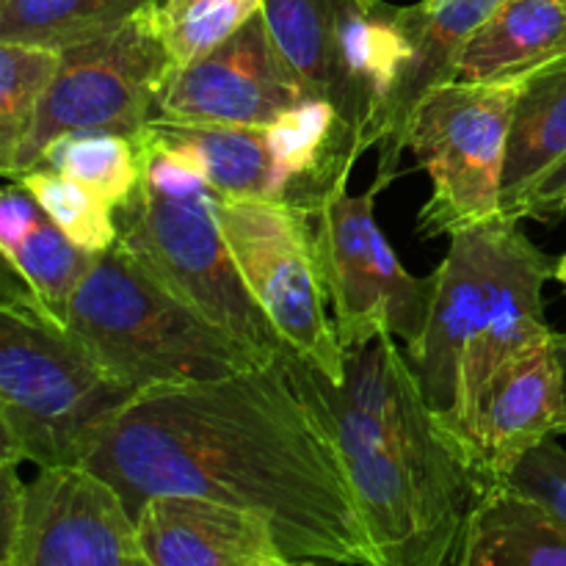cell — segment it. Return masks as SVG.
Returning <instances> with one entry per match:
<instances>
[{
    "label": "cell",
    "instance_id": "obj_1",
    "mask_svg": "<svg viewBox=\"0 0 566 566\" xmlns=\"http://www.w3.org/2000/svg\"><path fill=\"white\" fill-rule=\"evenodd\" d=\"M127 509L197 495L260 514L282 551L340 566H376L335 442L282 368L155 387L116 418L86 464Z\"/></svg>",
    "mask_w": 566,
    "mask_h": 566
},
{
    "label": "cell",
    "instance_id": "obj_2",
    "mask_svg": "<svg viewBox=\"0 0 566 566\" xmlns=\"http://www.w3.org/2000/svg\"><path fill=\"white\" fill-rule=\"evenodd\" d=\"M282 368L340 453L376 566H453L486 484L396 337L346 352L343 385L291 348Z\"/></svg>",
    "mask_w": 566,
    "mask_h": 566
},
{
    "label": "cell",
    "instance_id": "obj_3",
    "mask_svg": "<svg viewBox=\"0 0 566 566\" xmlns=\"http://www.w3.org/2000/svg\"><path fill=\"white\" fill-rule=\"evenodd\" d=\"M553 271L556 263L506 216L451 235L429 324L407 357L426 401L468 453L492 376L525 346L553 335L542 298Z\"/></svg>",
    "mask_w": 566,
    "mask_h": 566
},
{
    "label": "cell",
    "instance_id": "obj_4",
    "mask_svg": "<svg viewBox=\"0 0 566 566\" xmlns=\"http://www.w3.org/2000/svg\"><path fill=\"white\" fill-rule=\"evenodd\" d=\"M6 265V263H3ZM142 396L116 379L6 265L0 302V459L83 468Z\"/></svg>",
    "mask_w": 566,
    "mask_h": 566
},
{
    "label": "cell",
    "instance_id": "obj_5",
    "mask_svg": "<svg viewBox=\"0 0 566 566\" xmlns=\"http://www.w3.org/2000/svg\"><path fill=\"white\" fill-rule=\"evenodd\" d=\"M136 144L142 149V182L116 208V247L210 324L274 363L287 346L249 293L227 247L213 188L180 155L142 138Z\"/></svg>",
    "mask_w": 566,
    "mask_h": 566
},
{
    "label": "cell",
    "instance_id": "obj_6",
    "mask_svg": "<svg viewBox=\"0 0 566 566\" xmlns=\"http://www.w3.org/2000/svg\"><path fill=\"white\" fill-rule=\"evenodd\" d=\"M64 324L133 390L197 385L271 365L155 282L122 247L97 258Z\"/></svg>",
    "mask_w": 566,
    "mask_h": 566
},
{
    "label": "cell",
    "instance_id": "obj_7",
    "mask_svg": "<svg viewBox=\"0 0 566 566\" xmlns=\"http://www.w3.org/2000/svg\"><path fill=\"white\" fill-rule=\"evenodd\" d=\"M523 75L453 81L423 97L409 149L431 177L418 213L423 241L457 235L503 216V166Z\"/></svg>",
    "mask_w": 566,
    "mask_h": 566
},
{
    "label": "cell",
    "instance_id": "obj_8",
    "mask_svg": "<svg viewBox=\"0 0 566 566\" xmlns=\"http://www.w3.org/2000/svg\"><path fill=\"white\" fill-rule=\"evenodd\" d=\"M155 6L105 36L61 50L59 72L31 133L3 171L6 180H20L42 166L50 147L64 136L116 133L133 142L142 136L158 116L160 88L175 66Z\"/></svg>",
    "mask_w": 566,
    "mask_h": 566
},
{
    "label": "cell",
    "instance_id": "obj_9",
    "mask_svg": "<svg viewBox=\"0 0 566 566\" xmlns=\"http://www.w3.org/2000/svg\"><path fill=\"white\" fill-rule=\"evenodd\" d=\"M381 191L374 180L359 197L337 191L307 213L315 265L343 352H357L381 335L415 346L434 304L437 271L420 280L409 274L376 224Z\"/></svg>",
    "mask_w": 566,
    "mask_h": 566
},
{
    "label": "cell",
    "instance_id": "obj_10",
    "mask_svg": "<svg viewBox=\"0 0 566 566\" xmlns=\"http://www.w3.org/2000/svg\"><path fill=\"white\" fill-rule=\"evenodd\" d=\"M216 216L249 293L276 335L291 352L343 385L346 352L335 321L326 315L307 216L285 202L224 197H216Z\"/></svg>",
    "mask_w": 566,
    "mask_h": 566
},
{
    "label": "cell",
    "instance_id": "obj_11",
    "mask_svg": "<svg viewBox=\"0 0 566 566\" xmlns=\"http://www.w3.org/2000/svg\"><path fill=\"white\" fill-rule=\"evenodd\" d=\"M0 566H155L125 497L88 468H42Z\"/></svg>",
    "mask_w": 566,
    "mask_h": 566
},
{
    "label": "cell",
    "instance_id": "obj_12",
    "mask_svg": "<svg viewBox=\"0 0 566 566\" xmlns=\"http://www.w3.org/2000/svg\"><path fill=\"white\" fill-rule=\"evenodd\" d=\"M302 99L307 94L282 61L260 11L208 55L171 66L160 88L158 116L271 127Z\"/></svg>",
    "mask_w": 566,
    "mask_h": 566
},
{
    "label": "cell",
    "instance_id": "obj_13",
    "mask_svg": "<svg viewBox=\"0 0 566 566\" xmlns=\"http://www.w3.org/2000/svg\"><path fill=\"white\" fill-rule=\"evenodd\" d=\"M564 434V368L553 332L514 354L484 387L470 457L490 490L506 481L525 453Z\"/></svg>",
    "mask_w": 566,
    "mask_h": 566
},
{
    "label": "cell",
    "instance_id": "obj_14",
    "mask_svg": "<svg viewBox=\"0 0 566 566\" xmlns=\"http://www.w3.org/2000/svg\"><path fill=\"white\" fill-rule=\"evenodd\" d=\"M412 55L403 6L340 0L332 44L329 103L357 142L359 155L387 136L392 97Z\"/></svg>",
    "mask_w": 566,
    "mask_h": 566
},
{
    "label": "cell",
    "instance_id": "obj_15",
    "mask_svg": "<svg viewBox=\"0 0 566 566\" xmlns=\"http://www.w3.org/2000/svg\"><path fill=\"white\" fill-rule=\"evenodd\" d=\"M155 566H287L276 531L260 514L197 495L149 497L136 514Z\"/></svg>",
    "mask_w": 566,
    "mask_h": 566
},
{
    "label": "cell",
    "instance_id": "obj_16",
    "mask_svg": "<svg viewBox=\"0 0 566 566\" xmlns=\"http://www.w3.org/2000/svg\"><path fill=\"white\" fill-rule=\"evenodd\" d=\"M501 3L503 0H423V3L403 6L412 55L392 97L387 136L379 144L376 182L381 188L398 177L403 153L409 149L415 114L423 97L457 81L464 48Z\"/></svg>",
    "mask_w": 566,
    "mask_h": 566
},
{
    "label": "cell",
    "instance_id": "obj_17",
    "mask_svg": "<svg viewBox=\"0 0 566 566\" xmlns=\"http://www.w3.org/2000/svg\"><path fill=\"white\" fill-rule=\"evenodd\" d=\"M138 138L197 166L216 197L285 202L287 177L271 153L265 127L155 116Z\"/></svg>",
    "mask_w": 566,
    "mask_h": 566
},
{
    "label": "cell",
    "instance_id": "obj_18",
    "mask_svg": "<svg viewBox=\"0 0 566 566\" xmlns=\"http://www.w3.org/2000/svg\"><path fill=\"white\" fill-rule=\"evenodd\" d=\"M0 252L28 291L61 321L99 258L70 241L20 180H9L0 193Z\"/></svg>",
    "mask_w": 566,
    "mask_h": 566
},
{
    "label": "cell",
    "instance_id": "obj_19",
    "mask_svg": "<svg viewBox=\"0 0 566 566\" xmlns=\"http://www.w3.org/2000/svg\"><path fill=\"white\" fill-rule=\"evenodd\" d=\"M453 566H566V525L531 497L490 486L464 525Z\"/></svg>",
    "mask_w": 566,
    "mask_h": 566
},
{
    "label": "cell",
    "instance_id": "obj_20",
    "mask_svg": "<svg viewBox=\"0 0 566 566\" xmlns=\"http://www.w3.org/2000/svg\"><path fill=\"white\" fill-rule=\"evenodd\" d=\"M566 158V55L523 75L503 166V216L514 221L531 188Z\"/></svg>",
    "mask_w": 566,
    "mask_h": 566
},
{
    "label": "cell",
    "instance_id": "obj_21",
    "mask_svg": "<svg viewBox=\"0 0 566 566\" xmlns=\"http://www.w3.org/2000/svg\"><path fill=\"white\" fill-rule=\"evenodd\" d=\"M566 55V0H503L473 33L457 81L528 75Z\"/></svg>",
    "mask_w": 566,
    "mask_h": 566
},
{
    "label": "cell",
    "instance_id": "obj_22",
    "mask_svg": "<svg viewBox=\"0 0 566 566\" xmlns=\"http://www.w3.org/2000/svg\"><path fill=\"white\" fill-rule=\"evenodd\" d=\"M158 0H0V39L66 50L116 31Z\"/></svg>",
    "mask_w": 566,
    "mask_h": 566
},
{
    "label": "cell",
    "instance_id": "obj_23",
    "mask_svg": "<svg viewBox=\"0 0 566 566\" xmlns=\"http://www.w3.org/2000/svg\"><path fill=\"white\" fill-rule=\"evenodd\" d=\"M337 6L340 0H263L271 39L307 97L329 99Z\"/></svg>",
    "mask_w": 566,
    "mask_h": 566
},
{
    "label": "cell",
    "instance_id": "obj_24",
    "mask_svg": "<svg viewBox=\"0 0 566 566\" xmlns=\"http://www.w3.org/2000/svg\"><path fill=\"white\" fill-rule=\"evenodd\" d=\"M59 61L61 50L0 39V171L31 133Z\"/></svg>",
    "mask_w": 566,
    "mask_h": 566
},
{
    "label": "cell",
    "instance_id": "obj_25",
    "mask_svg": "<svg viewBox=\"0 0 566 566\" xmlns=\"http://www.w3.org/2000/svg\"><path fill=\"white\" fill-rule=\"evenodd\" d=\"M20 182L33 193L50 221L77 247L92 254H103L116 247V208L103 193L50 166H36L22 175Z\"/></svg>",
    "mask_w": 566,
    "mask_h": 566
},
{
    "label": "cell",
    "instance_id": "obj_26",
    "mask_svg": "<svg viewBox=\"0 0 566 566\" xmlns=\"http://www.w3.org/2000/svg\"><path fill=\"white\" fill-rule=\"evenodd\" d=\"M42 166L86 182L114 202V208H122L142 182V149L133 138L116 133H77L59 138Z\"/></svg>",
    "mask_w": 566,
    "mask_h": 566
},
{
    "label": "cell",
    "instance_id": "obj_27",
    "mask_svg": "<svg viewBox=\"0 0 566 566\" xmlns=\"http://www.w3.org/2000/svg\"><path fill=\"white\" fill-rule=\"evenodd\" d=\"M155 11L171 61L186 66L241 31L263 0H158Z\"/></svg>",
    "mask_w": 566,
    "mask_h": 566
},
{
    "label": "cell",
    "instance_id": "obj_28",
    "mask_svg": "<svg viewBox=\"0 0 566 566\" xmlns=\"http://www.w3.org/2000/svg\"><path fill=\"white\" fill-rule=\"evenodd\" d=\"M503 486L531 497L566 525V448L558 440H547L525 453Z\"/></svg>",
    "mask_w": 566,
    "mask_h": 566
},
{
    "label": "cell",
    "instance_id": "obj_29",
    "mask_svg": "<svg viewBox=\"0 0 566 566\" xmlns=\"http://www.w3.org/2000/svg\"><path fill=\"white\" fill-rule=\"evenodd\" d=\"M566 213V158L553 166L539 182L528 191V197L520 205L514 221H558Z\"/></svg>",
    "mask_w": 566,
    "mask_h": 566
},
{
    "label": "cell",
    "instance_id": "obj_30",
    "mask_svg": "<svg viewBox=\"0 0 566 566\" xmlns=\"http://www.w3.org/2000/svg\"><path fill=\"white\" fill-rule=\"evenodd\" d=\"M556 352L564 368V392H566V332H556Z\"/></svg>",
    "mask_w": 566,
    "mask_h": 566
},
{
    "label": "cell",
    "instance_id": "obj_31",
    "mask_svg": "<svg viewBox=\"0 0 566 566\" xmlns=\"http://www.w3.org/2000/svg\"><path fill=\"white\" fill-rule=\"evenodd\" d=\"M553 276H556V280L566 287V252L556 260V271H553Z\"/></svg>",
    "mask_w": 566,
    "mask_h": 566
},
{
    "label": "cell",
    "instance_id": "obj_32",
    "mask_svg": "<svg viewBox=\"0 0 566 566\" xmlns=\"http://www.w3.org/2000/svg\"><path fill=\"white\" fill-rule=\"evenodd\" d=\"M324 562H313V558H296V562H291L287 566H321Z\"/></svg>",
    "mask_w": 566,
    "mask_h": 566
}]
</instances>
